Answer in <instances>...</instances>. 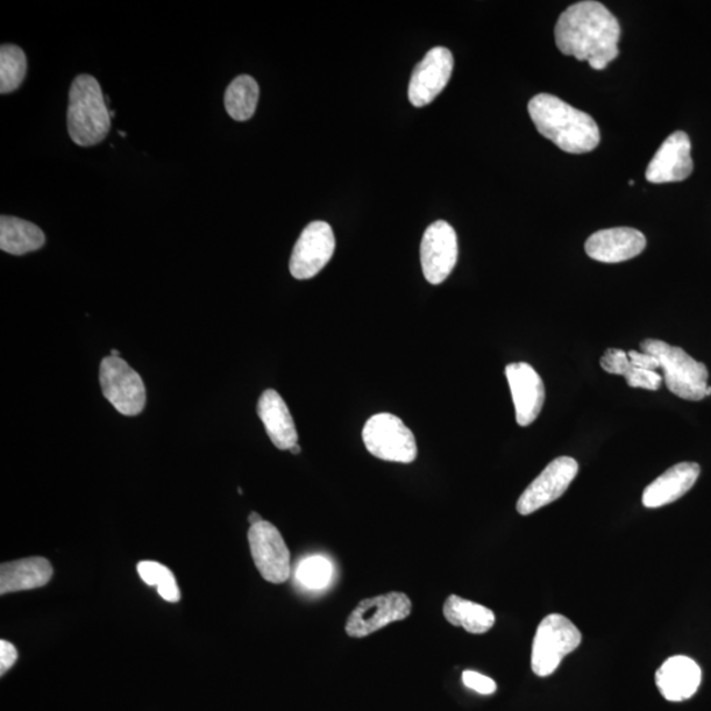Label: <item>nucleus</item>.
I'll use <instances>...</instances> for the list:
<instances>
[{
  "instance_id": "nucleus-10",
  "label": "nucleus",
  "mask_w": 711,
  "mask_h": 711,
  "mask_svg": "<svg viewBox=\"0 0 711 711\" xmlns=\"http://www.w3.org/2000/svg\"><path fill=\"white\" fill-rule=\"evenodd\" d=\"M337 240L331 226L312 222L301 233L290 258V273L297 280H310L329 264Z\"/></svg>"
},
{
  "instance_id": "nucleus-12",
  "label": "nucleus",
  "mask_w": 711,
  "mask_h": 711,
  "mask_svg": "<svg viewBox=\"0 0 711 711\" xmlns=\"http://www.w3.org/2000/svg\"><path fill=\"white\" fill-rule=\"evenodd\" d=\"M459 258L458 234L451 224L438 220L425 230L421 244V262L425 280L443 283L457 267Z\"/></svg>"
},
{
  "instance_id": "nucleus-22",
  "label": "nucleus",
  "mask_w": 711,
  "mask_h": 711,
  "mask_svg": "<svg viewBox=\"0 0 711 711\" xmlns=\"http://www.w3.org/2000/svg\"><path fill=\"white\" fill-rule=\"evenodd\" d=\"M44 244L46 234L38 226L13 217L0 219V248L3 252L21 256L38 251Z\"/></svg>"
},
{
  "instance_id": "nucleus-14",
  "label": "nucleus",
  "mask_w": 711,
  "mask_h": 711,
  "mask_svg": "<svg viewBox=\"0 0 711 711\" xmlns=\"http://www.w3.org/2000/svg\"><path fill=\"white\" fill-rule=\"evenodd\" d=\"M507 379L513 395L517 423L528 427L537 421L545 401L544 382L528 362L507 367Z\"/></svg>"
},
{
  "instance_id": "nucleus-26",
  "label": "nucleus",
  "mask_w": 711,
  "mask_h": 711,
  "mask_svg": "<svg viewBox=\"0 0 711 711\" xmlns=\"http://www.w3.org/2000/svg\"><path fill=\"white\" fill-rule=\"evenodd\" d=\"M625 382L630 388H639L645 390H659L663 383V377L655 371H647V369L637 368L631 364L628 373L624 375Z\"/></svg>"
},
{
  "instance_id": "nucleus-6",
  "label": "nucleus",
  "mask_w": 711,
  "mask_h": 711,
  "mask_svg": "<svg viewBox=\"0 0 711 711\" xmlns=\"http://www.w3.org/2000/svg\"><path fill=\"white\" fill-rule=\"evenodd\" d=\"M362 442L374 458L410 464L418 457L414 433L409 427L389 412L375 414L362 430Z\"/></svg>"
},
{
  "instance_id": "nucleus-16",
  "label": "nucleus",
  "mask_w": 711,
  "mask_h": 711,
  "mask_svg": "<svg viewBox=\"0 0 711 711\" xmlns=\"http://www.w3.org/2000/svg\"><path fill=\"white\" fill-rule=\"evenodd\" d=\"M647 246L642 232L630 227L601 230L587 240L585 252L590 259L617 264L637 258Z\"/></svg>"
},
{
  "instance_id": "nucleus-5",
  "label": "nucleus",
  "mask_w": 711,
  "mask_h": 711,
  "mask_svg": "<svg viewBox=\"0 0 711 711\" xmlns=\"http://www.w3.org/2000/svg\"><path fill=\"white\" fill-rule=\"evenodd\" d=\"M581 632L564 615L551 614L540 622L533 638L531 652L532 672L539 678L551 675L569 653L579 649Z\"/></svg>"
},
{
  "instance_id": "nucleus-17",
  "label": "nucleus",
  "mask_w": 711,
  "mask_h": 711,
  "mask_svg": "<svg viewBox=\"0 0 711 711\" xmlns=\"http://www.w3.org/2000/svg\"><path fill=\"white\" fill-rule=\"evenodd\" d=\"M657 685L667 701L681 702L699 691L702 672L694 660L687 657L670 658L657 672Z\"/></svg>"
},
{
  "instance_id": "nucleus-36",
  "label": "nucleus",
  "mask_w": 711,
  "mask_h": 711,
  "mask_svg": "<svg viewBox=\"0 0 711 711\" xmlns=\"http://www.w3.org/2000/svg\"><path fill=\"white\" fill-rule=\"evenodd\" d=\"M710 394H711V387H709L707 390V397H709Z\"/></svg>"
},
{
  "instance_id": "nucleus-9",
  "label": "nucleus",
  "mask_w": 711,
  "mask_h": 711,
  "mask_svg": "<svg viewBox=\"0 0 711 711\" xmlns=\"http://www.w3.org/2000/svg\"><path fill=\"white\" fill-rule=\"evenodd\" d=\"M249 549L256 568L268 582L283 584L290 578V551L274 524L262 521L248 531Z\"/></svg>"
},
{
  "instance_id": "nucleus-25",
  "label": "nucleus",
  "mask_w": 711,
  "mask_h": 711,
  "mask_svg": "<svg viewBox=\"0 0 711 711\" xmlns=\"http://www.w3.org/2000/svg\"><path fill=\"white\" fill-rule=\"evenodd\" d=\"M333 574V567L329 559L324 557L306 558L297 569V580L300 584L310 590L324 589L330 584Z\"/></svg>"
},
{
  "instance_id": "nucleus-4",
  "label": "nucleus",
  "mask_w": 711,
  "mask_h": 711,
  "mask_svg": "<svg viewBox=\"0 0 711 711\" xmlns=\"http://www.w3.org/2000/svg\"><path fill=\"white\" fill-rule=\"evenodd\" d=\"M640 351L653 354L659 360L665 387L671 393L687 401H701L707 397L708 368L682 348L663 340L647 339L640 343Z\"/></svg>"
},
{
  "instance_id": "nucleus-13",
  "label": "nucleus",
  "mask_w": 711,
  "mask_h": 711,
  "mask_svg": "<svg viewBox=\"0 0 711 711\" xmlns=\"http://www.w3.org/2000/svg\"><path fill=\"white\" fill-rule=\"evenodd\" d=\"M453 54L444 47L432 48L412 71L409 99L412 106L424 107L435 101L451 80Z\"/></svg>"
},
{
  "instance_id": "nucleus-33",
  "label": "nucleus",
  "mask_w": 711,
  "mask_h": 711,
  "mask_svg": "<svg viewBox=\"0 0 711 711\" xmlns=\"http://www.w3.org/2000/svg\"><path fill=\"white\" fill-rule=\"evenodd\" d=\"M248 521H249V523H251V525H253V524H258V523L264 521V519H262L260 514L254 513V511H253V513H251V515H249Z\"/></svg>"
},
{
  "instance_id": "nucleus-20",
  "label": "nucleus",
  "mask_w": 711,
  "mask_h": 711,
  "mask_svg": "<svg viewBox=\"0 0 711 711\" xmlns=\"http://www.w3.org/2000/svg\"><path fill=\"white\" fill-rule=\"evenodd\" d=\"M52 575V564L44 558L34 557L3 563L0 567V594L44 587Z\"/></svg>"
},
{
  "instance_id": "nucleus-30",
  "label": "nucleus",
  "mask_w": 711,
  "mask_h": 711,
  "mask_svg": "<svg viewBox=\"0 0 711 711\" xmlns=\"http://www.w3.org/2000/svg\"><path fill=\"white\" fill-rule=\"evenodd\" d=\"M18 650L17 647L7 642V640H0V674H4L7 671L17 663Z\"/></svg>"
},
{
  "instance_id": "nucleus-31",
  "label": "nucleus",
  "mask_w": 711,
  "mask_h": 711,
  "mask_svg": "<svg viewBox=\"0 0 711 711\" xmlns=\"http://www.w3.org/2000/svg\"><path fill=\"white\" fill-rule=\"evenodd\" d=\"M628 354L631 364L637 368H642L647 369V371L655 372L658 371V369H660V362L653 354L638 351H630L628 352Z\"/></svg>"
},
{
  "instance_id": "nucleus-23",
  "label": "nucleus",
  "mask_w": 711,
  "mask_h": 711,
  "mask_svg": "<svg viewBox=\"0 0 711 711\" xmlns=\"http://www.w3.org/2000/svg\"><path fill=\"white\" fill-rule=\"evenodd\" d=\"M260 89L258 82L249 76L234 78L230 87L227 88L224 106L230 117L238 122H246L253 117L258 107Z\"/></svg>"
},
{
  "instance_id": "nucleus-32",
  "label": "nucleus",
  "mask_w": 711,
  "mask_h": 711,
  "mask_svg": "<svg viewBox=\"0 0 711 711\" xmlns=\"http://www.w3.org/2000/svg\"><path fill=\"white\" fill-rule=\"evenodd\" d=\"M158 592L163 600L168 602H178L181 599L180 588L177 585L176 578H170L163 584L158 587Z\"/></svg>"
},
{
  "instance_id": "nucleus-8",
  "label": "nucleus",
  "mask_w": 711,
  "mask_h": 711,
  "mask_svg": "<svg viewBox=\"0 0 711 711\" xmlns=\"http://www.w3.org/2000/svg\"><path fill=\"white\" fill-rule=\"evenodd\" d=\"M411 610V600L402 592H390L362 600L348 617L347 635L354 639L367 638L391 623L407 620Z\"/></svg>"
},
{
  "instance_id": "nucleus-2",
  "label": "nucleus",
  "mask_w": 711,
  "mask_h": 711,
  "mask_svg": "<svg viewBox=\"0 0 711 711\" xmlns=\"http://www.w3.org/2000/svg\"><path fill=\"white\" fill-rule=\"evenodd\" d=\"M529 113L539 133L561 151L582 154L594 151L600 144L601 133L595 120L558 97H533L529 103Z\"/></svg>"
},
{
  "instance_id": "nucleus-28",
  "label": "nucleus",
  "mask_w": 711,
  "mask_h": 711,
  "mask_svg": "<svg viewBox=\"0 0 711 711\" xmlns=\"http://www.w3.org/2000/svg\"><path fill=\"white\" fill-rule=\"evenodd\" d=\"M138 572L141 580L149 587H159L174 575L168 567L156 563V561H141L138 565Z\"/></svg>"
},
{
  "instance_id": "nucleus-7",
  "label": "nucleus",
  "mask_w": 711,
  "mask_h": 711,
  "mask_svg": "<svg viewBox=\"0 0 711 711\" xmlns=\"http://www.w3.org/2000/svg\"><path fill=\"white\" fill-rule=\"evenodd\" d=\"M99 382L106 400L120 414L137 417L144 410L147 402L144 382L122 358L109 356L103 359L99 369Z\"/></svg>"
},
{
  "instance_id": "nucleus-21",
  "label": "nucleus",
  "mask_w": 711,
  "mask_h": 711,
  "mask_svg": "<svg viewBox=\"0 0 711 711\" xmlns=\"http://www.w3.org/2000/svg\"><path fill=\"white\" fill-rule=\"evenodd\" d=\"M443 614L448 623L474 635L487 634L495 624L492 610L454 594L445 600Z\"/></svg>"
},
{
  "instance_id": "nucleus-15",
  "label": "nucleus",
  "mask_w": 711,
  "mask_h": 711,
  "mask_svg": "<svg viewBox=\"0 0 711 711\" xmlns=\"http://www.w3.org/2000/svg\"><path fill=\"white\" fill-rule=\"evenodd\" d=\"M693 172L692 144L682 131L668 137L647 168L645 178L651 183L680 182Z\"/></svg>"
},
{
  "instance_id": "nucleus-27",
  "label": "nucleus",
  "mask_w": 711,
  "mask_h": 711,
  "mask_svg": "<svg viewBox=\"0 0 711 711\" xmlns=\"http://www.w3.org/2000/svg\"><path fill=\"white\" fill-rule=\"evenodd\" d=\"M600 364L604 372L617 375H624L631 368L628 352L609 348L601 358Z\"/></svg>"
},
{
  "instance_id": "nucleus-1",
  "label": "nucleus",
  "mask_w": 711,
  "mask_h": 711,
  "mask_svg": "<svg viewBox=\"0 0 711 711\" xmlns=\"http://www.w3.org/2000/svg\"><path fill=\"white\" fill-rule=\"evenodd\" d=\"M620 21L607 7L594 0L574 3L561 13L554 27L559 51L603 70L620 54Z\"/></svg>"
},
{
  "instance_id": "nucleus-35",
  "label": "nucleus",
  "mask_w": 711,
  "mask_h": 711,
  "mask_svg": "<svg viewBox=\"0 0 711 711\" xmlns=\"http://www.w3.org/2000/svg\"><path fill=\"white\" fill-rule=\"evenodd\" d=\"M110 356H112V358H120V352L117 350H111Z\"/></svg>"
},
{
  "instance_id": "nucleus-11",
  "label": "nucleus",
  "mask_w": 711,
  "mask_h": 711,
  "mask_svg": "<svg viewBox=\"0 0 711 711\" xmlns=\"http://www.w3.org/2000/svg\"><path fill=\"white\" fill-rule=\"evenodd\" d=\"M579 473V462L572 458L554 459L533 480L517 502L518 513L530 515L559 500Z\"/></svg>"
},
{
  "instance_id": "nucleus-19",
  "label": "nucleus",
  "mask_w": 711,
  "mask_h": 711,
  "mask_svg": "<svg viewBox=\"0 0 711 711\" xmlns=\"http://www.w3.org/2000/svg\"><path fill=\"white\" fill-rule=\"evenodd\" d=\"M258 412L268 437L281 451H290L298 444V432L288 404L276 390L269 389L260 397Z\"/></svg>"
},
{
  "instance_id": "nucleus-29",
  "label": "nucleus",
  "mask_w": 711,
  "mask_h": 711,
  "mask_svg": "<svg viewBox=\"0 0 711 711\" xmlns=\"http://www.w3.org/2000/svg\"><path fill=\"white\" fill-rule=\"evenodd\" d=\"M462 682L472 691L480 694H493L497 691V684L493 679L488 678L485 674H481L474 671L462 672Z\"/></svg>"
},
{
  "instance_id": "nucleus-34",
  "label": "nucleus",
  "mask_w": 711,
  "mask_h": 711,
  "mask_svg": "<svg viewBox=\"0 0 711 711\" xmlns=\"http://www.w3.org/2000/svg\"><path fill=\"white\" fill-rule=\"evenodd\" d=\"M301 451H302V450H301V447H300V445H298V444H296L294 447H291V448H290V452H291V453H293V454L301 453Z\"/></svg>"
},
{
  "instance_id": "nucleus-18",
  "label": "nucleus",
  "mask_w": 711,
  "mask_h": 711,
  "mask_svg": "<svg viewBox=\"0 0 711 711\" xmlns=\"http://www.w3.org/2000/svg\"><path fill=\"white\" fill-rule=\"evenodd\" d=\"M701 468L695 462H680L645 488L642 502L645 508L658 509L680 500L699 480Z\"/></svg>"
},
{
  "instance_id": "nucleus-3",
  "label": "nucleus",
  "mask_w": 711,
  "mask_h": 711,
  "mask_svg": "<svg viewBox=\"0 0 711 711\" xmlns=\"http://www.w3.org/2000/svg\"><path fill=\"white\" fill-rule=\"evenodd\" d=\"M111 116L101 84L94 77L78 76L69 92L68 130L80 147L97 146L110 132Z\"/></svg>"
},
{
  "instance_id": "nucleus-24",
  "label": "nucleus",
  "mask_w": 711,
  "mask_h": 711,
  "mask_svg": "<svg viewBox=\"0 0 711 711\" xmlns=\"http://www.w3.org/2000/svg\"><path fill=\"white\" fill-rule=\"evenodd\" d=\"M27 74V57L23 49L17 46H3L0 49V92H9L19 89Z\"/></svg>"
}]
</instances>
